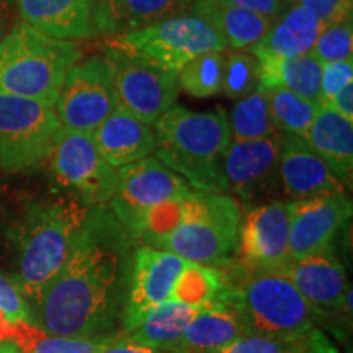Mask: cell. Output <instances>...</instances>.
Instances as JSON below:
<instances>
[{
    "instance_id": "6da1fadb",
    "label": "cell",
    "mask_w": 353,
    "mask_h": 353,
    "mask_svg": "<svg viewBox=\"0 0 353 353\" xmlns=\"http://www.w3.org/2000/svg\"><path fill=\"white\" fill-rule=\"evenodd\" d=\"M136 247L108 205L90 206L68 262L34 306V324L50 335L117 337Z\"/></svg>"
},
{
    "instance_id": "7a4b0ae2",
    "label": "cell",
    "mask_w": 353,
    "mask_h": 353,
    "mask_svg": "<svg viewBox=\"0 0 353 353\" xmlns=\"http://www.w3.org/2000/svg\"><path fill=\"white\" fill-rule=\"evenodd\" d=\"M156 159L180 175L193 190L228 193L223 164L231 143L223 107L192 112L174 105L154 123Z\"/></svg>"
},
{
    "instance_id": "3957f363",
    "label": "cell",
    "mask_w": 353,
    "mask_h": 353,
    "mask_svg": "<svg viewBox=\"0 0 353 353\" xmlns=\"http://www.w3.org/2000/svg\"><path fill=\"white\" fill-rule=\"evenodd\" d=\"M88 208L81 201L33 203L17 228V281L25 299L37 306L63 270Z\"/></svg>"
},
{
    "instance_id": "277c9868",
    "label": "cell",
    "mask_w": 353,
    "mask_h": 353,
    "mask_svg": "<svg viewBox=\"0 0 353 353\" xmlns=\"http://www.w3.org/2000/svg\"><path fill=\"white\" fill-rule=\"evenodd\" d=\"M81 59L76 43L17 20L0 41V94L54 105L65 76Z\"/></svg>"
},
{
    "instance_id": "5b68a950",
    "label": "cell",
    "mask_w": 353,
    "mask_h": 353,
    "mask_svg": "<svg viewBox=\"0 0 353 353\" xmlns=\"http://www.w3.org/2000/svg\"><path fill=\"white\" fill-rule=\"evenodd\" d=\"M221 270L229 285L228 304L237 309L249 332L306 337L324 321V312L312 306L283 272Z\"/></svg>"
},
{
    "instance_id": "8992f818",
    "label": "cell",
    "mask_w": 353,
    "mask_h": 353,
    "mask_svg": "<svg viewBox=\"0 0 353 353\" xmlns=\"http://www.w3.org/2000/svg\"><path fill=\"white\" fill-rule=\"evenodd\" d=\"M241 218L234 196L192 188L182 200L179 223L156 249L179 255L185 262L224 268L234 262Z\"/></svg>"
},
{
    "instance_id": "52a82bcc",
    "label": "cell",
    "mask_w": 353,
    "mask_h": 353,
    "mask_svg": "<svg viewBox=\"0 0 353 353\" xmlns=\"http://www.w3.org/2000/svg\"><path fill=\"white\" fill-rule=\"evenodd\" d=\"M107 46L143 57L175 74L200 54L228 51L223 37L195 13H182L144 28L117 34L107 39Z\"/></svg>"
},
{
    "instance_id": "ba28073f",
    "label": "cell",
    "mask_w": 353,
    "mask_h": 353,
    "mask_svg": "<svg viewBox=\"0 0 353 353\" xmlns=\"http://www.w3.org/2000/svg\"><path fill=\"white\" fill-rule=\"evenodd\" d=\"M44 159L56 182L70 190L83 206L108 205L118 169L101 157L92 132L59 128Z\"/></svg>"
},
{
    "instance_id": "9c48e42d",
    "label": "cell",
    "mask_w": 353,
    "mask_h": 353,
    "mask_svg": "<svg viewBox=\"0 0 353 353\" xmlns=\"http://www.w3.org/2000/svg\"><path fill=\"white\" fill-rule=\"evenodd\" d=\"M192 187L156 157H144L118 169L117 188L108 206L138 242L145 216L167 201L182 200Z\"/></svg>"
},
{
    "instance_id": "30bf717a",
    "label": "cell",
    "mask_w": 353,
    "mask_h": 353,
    "mask_svg": "<svg viewBox=\"0 0 353 353\" xmlns=\"http://www.w3.org/2000/svg\"><path fill=\"white\" fill-rule=\"evenodd\" d=\"M59 128L52 105L0 94V170L38 165Z\"/></svg>"
},
{
    "instance_id": "8fae6325",
    "label": "cell",
    "mask_w": 353,
    "mask_h": 353,
    "mask_svg": "<svg viewBox=\"0 0 353 353\" xmlns=\"http://www.w3.org/2000/svg\"><path fill=\"white\" fill-rule=\"evenodd\" d=\"M103 56L112 68L117 108L154 125L174 107L180 88L175 72L108 46Z\"/></svg>"
},
{
    "instance_id": "7c38bea8",
    "label": "cell",
    "mask_w": 353,
    "mask_h": 353,
    "mask_svg": "<svg viewBox=\"0 0 353 353\" xmlns=\"http://www.w3.org/2000/svg\"><path fill=\"white\" fill-rule=\"evenodd\" d=\"M54 112L61 128L92 132L117 108L112 68L105 56L81 59L70 68Z\"/></svg>"
},
{
    "instance_id": "4fadbf2b",
    "label": "cell",
    "mask_w": 353,
    "mask_h": 353,
    "mask_svg": "<svg viewBox=\"0 0 353 353\" xmlns=\"http://www.w3.org/2000/svg\"><path fill=\"white\" fill-rule=\"evenodd\" d=\"M290 255V201L255 205L241 218L234 265L242 272H281Z\"/></svg>"
},
{
    "instance_id": "5bb4252c",
    "label": "cell",
    "mask_w": 353,
    "mask_h": 353,
    "mask_svg": "<svg viewBox=\"0 0 353 353\" xmlns=\"http://www.w3.org/2000/svg\"><path fill=\"white\" fill-rule=\"evenodd\" d=\"M280 143V131L263 139L231 141L223 164L228 193L255 206V203L268 201L267 198L281 192L278 174Z\"/></svg>"
},
{
    "instance_id": "9a60e30c",
    "label": "cell",
    "mask_w": 353,
    "mask_h": 353,
    "mask_svg": "<svg viewBox=\"0 0 353 353\" xmlns=\"http://www.w3.org/2000/svg\"><path fill=\"white\" fill-rule=\"evenodd\" d=\"M185 263L183 259L167 250L148 245L136 247L121 332L134 327L151 309L169 301Z\"/></svg>"
},
{
    "instance_id": "2e32d148",
    "label": "cell",
    "mask_w": 353,
    "mask_h": 353,
    "mask_svg": "<svg viewBox=\"0 0 353 353\" xmlns=\"http://www.w3.org/2000/svg\"><path fill=\"white\" fill-rule=\"evenodd\" d=\"M352 218L347 193L290 201V255L306 257L329 250Z\"/></svg>"
},
{
    "instance_id": "e0dca14e",
    "label": "cell",
    "mask_w": 353,
    "mask_h": 353,
    "mask_svg": "<svg viewBox=\"0 0 353 353\" xmlns=\"http://www.w3.org/2000/svg\"><path fill=\"white\" fill-rule=\"evenodd\" d=\"M281 272L324 316L352 312V288L343 263L332 249L291 259Z\"/></svg>"
},
{
    "instance_id": "ac0fdd59",
    "label": "cell",
    "mask_w": 353,
    "mask_h": 353,
    "mask_svg": "<svg viewBox=\"0 0 353 353\" xmlns=\"http://www.w3.org/2000/svg\"><path fill=\"white\" fill-rule=\"evenodd\" d=\"M278 174L281 192L291 201L347 193L345 185H342L301 136L281 132Z\"/></svg>"
},
{
    "instance_id": "d6986e66",
    "label": "cell",
    "mask_w": 353,
    "mask_h": 353,
    "mask_svg": "<svg viewBox=\"0 0 353 353\" xmlns=\"http://www.w3.org/2000/svg\"><path fill=\"white\" fill-rule=\"evenodd\" d=\"M21 21L59 39L95 38V0H15Z\"/></svg>"
},
{
    "instance_id": "ffe728a7",
    "label": "cell",
    "mask_w": 353,
    "mask_h": 353,
    "mask_svg": "<svg viewBox=\"0 0 353 353\" xmlns=\"http://www.w3.org/2000/svg\"><path fill=\"white\" fill-rule=\"evenodd\" d=\"M92 136L101 157L114 169L149 157L157 144L151 125L120 108H114L107 120L92 131Z\"/></svg>"
},
{
    "instance_id": "44dd1931",
    "label": "cell",
    "mask_w": 353,
    "mask_h": 353,
    "mask_svg": "<svg viewBox=\"0 0 353 353\" xmlns=\"http://www.w3.org/2000/svg\"><path fill=\"white\" fill-rule=\"evenodd\" d=\"M322 30L321 21L306 7L291 3L265 37L250 48L257 59H286L312 51Z\"/></svg>"
},
{
    "instance_id": "7402d4cb",
    "label": "cell",
    "mask_w": 353,
    "mask_h": 353,
    "mask_svg": "<svg viewBox=\"0 0 353 353\" xmlns=\"http://www.w3.org/2000/svg\"><path fill=\"white\" fill-rule=\"evenodd\" d=\"M192 0H105L95 3L94 21L97 37L117 34L144 28L170 17L187 13Z\"/></svg>"
},
{
    "instance_id": "603a6c76",
    "label": "cell",
    "mask_w": 353,
    "mask_h": 353,
    "mask_svg": "<svg viewBox=\"0 0 353 353\" xmlns=\"http://www.w3.org/2000/svg\"><path fill=\"white\" fill-rule=\"evenodd\" d=\"M304 139L342 185L352 183L353 121L343 118L329 105H321Z\"/></svg>"
},
{
    "instance_id": "cb8c5ba5",
    "label": "cell",
    "mask_w": 353,
    "mask_h": 353,
    "mask_svg": "<svg viewBox=\"0 0 353 353\" xmlns=\"http://www.w3.org/2000/svg\"><path fill=\"white\" fill-rule=\"evenodd\" d=\"M249 334L244 319L231 304L201 309L180 339L175 353H214Z\"/></svg>"
},
{
    "instance_id": "d4e9b609",
    "label": "cell",
    "mask_w": 353,
    "mask_h": 353,
    "mask_svg": "<svg viewBox=\"0 0 353 353\" xmlns=\"http://www.w3.org/2000/svg\"><path fill=\"white\" fill-rule=\"evenodd\" d=\"M192 13L213 26L231 50H250L265 37L272 21L219 0H192Z\"/></svg>"
},
{
    "instance_id": "484cf974",
    "label": "cell",
    "mask_w": 353,
    "mask_h": 353,
    "mask_svg": "<svg viewBox=\"0 0 353 353\" xmlns=\"http://www.w3.org/2000/svg\"><path fill=\"white\" fill-rule=\"evenodd\" d=\"M201 309L205 307L188 306V304L169 299L151 309L134 327L118 334V337L143 343V345L175 352L185 329Z\"/></svg>"
},
{
    "instance_id": "4316f807",
    "label": "cell",
    "mask_w": 353,
    "mask_h": 353,
    "mask_svg": "<svg viewBox=\"0 0 353 353\" xmlns=\"http://www.w3.org/2000/svg\"><path fill=\"white\" fill-rule=\"evenodd\" d=\"M259 63L260 87L286 88L321 107L322 64L311 52L286 59H259Z\"/></svg>"
},
{
    "instance_id": "83f0119b",
    "label": "cell",
    "mask_w": 353,
    "mask_h": 353,
    "mask_svg": "<svg viewBox=\"0 0 353 353\" xmlns=\"http://www.w3.org/2000/svg\"><path fill=\"white\" fill-rule=\"evenodd\" d=\"M229 285L221 268L187 262L176 278L170 299L195 307L228 304Z\"/></svg>"
},
{
    "instance_id": "f1b7e54d",
    "label": "cell",
    "mask_w": 353,
    "mask_h": 353,
    "mask_svg": "<svg viewBox=\"0 0 353 353\" xmlns=\"http://www.w3.org/2000/svg\"><path fill=\"white\" fill-rule=\"evenodd\" d=\"M231 141H254L275 134L267 92L262 87L242 97L228 118Z\"/></svg>"
},
{
    "instance_id": "f546056e",
    "label": "cell",
    "mask_w": 353,
    "mask_h": 353,
    "mask_svg": "<svg viewBox=\"0 0 353 353\" xmlns=\"http://www.w3.org/2000/svg\"><path fill=\"white\" fill-rule=\"evenodd\" d=\"M263 90L267 92L272 120L276 131L304 138L309 126L314 121L317 110L321 108L319 105L286 88L278 87L263 88Z\"/></svg>"
},
{
    "instance_id": "4dcf8cb0",
    "label": "cell",
    "mask_w": 353,
    "mask_h": 353,
    "mask_svg": "<svg viewBox=\"0 0 353 353\" xmlns=\"http://www.w3.org/2000/svg\"><path fill=\"white\" fill-rule=\"evenodd\" d=\"M224 57V51H208L190 61L176 74L179 87L196 99H208L221 94Z\"/></svg>"
},
{
    "instance_id": "1f68e13d",
    "label": "cell",
    "mask_w": 353,
    "mask_h": 353,
    "mask_svg": "<svg viewBox=\"0 0 353 353\" xmlns=\"http://www.w3.org/2000/svg\"><path fill=\"white\" fill-rule=\"evenodd\" d=\"M260 87V63L250 51L234 50L224 57L221 94L239 100Z\"/></svg>"
},
{
    "instance_id": "d6a6232c",
    "label": "cell",
    "mask_w": 353,
    "mask_h": 353,
    "mask_svg": "<svg viewBox=\"0 0 353 353\" xmlns=\"http://www.w3.org/2000/svg\"><path fill=\"white\" fill-rule=\"evenodd\" d=\"M311 54L321 64L345 61L353 57V23L352 19L335 21L321 30Z\"/></svg>"
},
{
    "instance_id": "836d02e7",
    "label": "cell",
    "mask_w": 353,
    "mask_h": 353,
    "mask_svg": "<svg viewBox=\"0 0 353 353\" xmlns=\"http://www.w3.org/2000/svg\"><path fill=\"white\" fill-rule=\"evenodd\" d=\"M307 345L306 337H276L249 332L214 353H299Z\"/></svg>"
},
{
    "instance_id": "e575fe53",
    "label": "cell",
    "mask_w": 353,
    "mask_h": 353,
    "mask_svg": "<svg viewBox=\"0 0 353 353\" xmlns=\"http://www.w3.org/2000/svg\"><path fill=\"white\" fill-rule=\"evenodd\" d=\"M105 342L108 341L50 335L41 329L20 353H97Z\"/></svg>"
},
{
    "instance_id": "d590c367",
    "label": "cell",
    "mask_w": 353,
    "mask_h": 353,
    "mask_svg": "<svg viewBox=\"0 0 353 353\" xmlns=\"http://www.w3.org/2000/svg\"><path fill=\"white\" fill-rule=\"evenodd\" d=\"M0 314H3L10 321H26L33 322V309L26 301L23 293L13 278H8L0 273Z\"/></svg>"
},
{
    "instance_id": "8d00e7d4",
    "label": "cell",
    "mask_w": 353,
    "mask_h": 353,
    "mask_svg": "<svg viewBox=\"0 0 353 353\" xmlns=\"http://www.w3.org/2000/svg\"><path fill=\"white\" fill-rule=\"evenodd\" d=\"M353 83V59L334 61L322 64L321 76V95L322 105H327L335 94Z\"/></svg>"
},
{
    "instance_id": "74e56055",
    "label": "cell",
    "mask_w": 353,
    "mask_h": 353,
    "mask_svg": "<svg viewBox=\"0 0 353 353\" xmlns=\"http://www.w3.org/2000/svg\"><path fill=\"white\" fill-rule=\"evenodd\" d=\"M291 3L306 7L321 21L322 28L335 21L352 19L353 0H290Z\"/></svg>"
},
{
    "instance_id": "f35d334b",
    "label": "cell",
    "mask_w": 353,
    "mask_h": 353,
    "mask_svg": "<svg viewBox=\"0 0 353 353\" xmlns=\"http://www.w3.org/2000/svg\"><path fill=\"white\" fill-rule=\"evenodd\" d=\"M219 2L231 3V6L245 8V10L257 13L268 21H276L290 7L286 0H219Z\"/></svg>"
},
{
    "instance_id": "ab89813d",
    "label": "cell",
    "mask_w": 353,
    "mask_h": 353,
    "mask_svg": "<svg viewBox=\"0 0 353 353\" xmlns=\"http://www.w3.org/2000/svg\"><path fill=\"white\" fill-rule=\"evenodd\" d=\"M97 353H175V352L164 350V348L143 345V343L126 341V339L118 337L117 335V337L110 339L108 342H105Z\"/></svg>"
},
{
    "instance_id": "60d3db41",
    "label": "cell",
    "mask_w": 353,
    "mask_h": 353,
    "mask_svg": "<svg viewBox=\"0 0 353 353\" xmlns=\"http://www.w3.org/2000/svg\"><path fill=\"white\" fill-rule=\"evenodd\" d=\"M327 105L341 113L343 118L353 121V83H348L339 94H335Z\"/></svg>"
},
{
    "instance_id": "b9f144b4",
    "label": "cell",
    "mask_w": 353,
    "mask_h": 353,
    "mask_svg": "<svg viewBox=\"0 0 353 353\" xmlns=\"http://www.w3.org/2000/svg\"><path fill=\"white\" fill-rule=\"evenodd\" d=\"M299 353H337V348L330 343L324 332L316 327L307 334V345Z\"/></svg>"
},
{
    "instance_id": "7bdbcfd3",
    "label": "cell",
    "mask_w": 353,
    "mask_h": 353,
    "mask_svg": "<svg viewBox=\"0 0 353 353\" xmlns=\"http://www.w3.org/2000/svg\"><path fill=\"white\" fill-rule=\"evenodd\" d=\"M17 21L15 8L10 3V0H0V41L6 38V34L10 32L12 26Z\"/></svg>"
},
{
    "instance_id": "ee69618b",
    "label": "cell",
    "mask_w": 353,
    "mask_h": 353,
    "mask_svg": "<svg viewBox=\"0 0 353 353\" xmlns=\"http://www.w3.org/2000/svg\"><path fill=\"white\" fill-rule=\"evenodd\" d=\"M0 353H20V350L10 342H2L0 343Z\"/></svg>"
},
{
    "instance_id": "f6af8a7d",
    "label": "cell",
    "mask_w": 353,
    "mask_h": 353,
    "mask_svg": "<svg viewBox=\"0 0 353 353\" xmlns=\"http://www.w3.org/2000/svg\"><path fill=\"white\" fill-rule=\"evenodd\" d=\"M99 2H105V0H95V3H99Z\"/></svg>"
},
{
    "instance_id": "bcb514c9",
    "label": "cell",
    "mask_w": 353,
    "mask_h": 353,
    "mask_svg": "<svg viewBox=\"0 0 353 353\" xmlns=\"http://www.w3.org/2000/svg\"><path fill=\"white\" fill-rule=\"evenodd\" d=\"M286 2H288V3H290V0H286Z\"/></svg>"
}]
</instances>
